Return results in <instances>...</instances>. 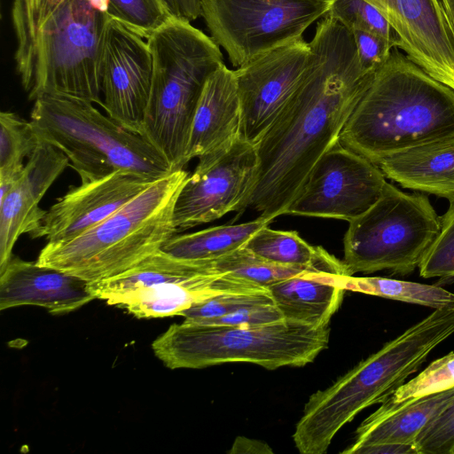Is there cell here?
Wrapping results in <instances>:
<instances>
[{"label":"cell","mask_w":454,"mask_h":454,"mask_svg":"<svg viewBox=\"0 0 454 454\" xmlns=\"http://www.w3.org/2000/svg\"><path fill=\"white\" fill-rule=\"evenodd\" d=\"M309 45L303 81L254 145L258 170L247 207L272 220L286 215L317 160L339 143L375 72L362 67L351 32L327 14Z\"/></svg>","instance_id":"cell-1"},{"label":"cell","mask_w":454,"mask_h":454,"mask_svg":"<svg viewBox=\"0 0 454 454\" xmlns=\"http://www.w3.org/2000/svg\"><path fill=\"white\" fill-rule=\"evenodd\" d=\"M454 137V90L399 51L378 67L339 142L375 164Z\"/></svg>","instance_id":"cell-2"},{"label":"cell","mask_w":454,"mask_h":454,"mask_svg":"<svg viewBox=\"0 0 454 454\" xmlns=\"http://www.w3.org/2000/svg\"><path fill=\"white\" fill-rule=\"evenodd\" d=\"M452 334L454 306L434 309L332 386L310 395L294 430L297 440L314 453H325L343 426L387 399Z\"/></svg>","instance_id":"cell-3"},{"label":"cell","mask_w":454,"mask_h":454,"mask_svg":"<svg viewBox=\"0 0 454 454\" xmlns=\"http://www.w3.org/2000/svg\"><path fill=\"white\" fill-rule=\"evenodd\" d=\"M189 174L155 180L116 212L71 239L47 242L36 262L89 283L119 275L162 249L177 230L173 215Z\"/></svg>","instance_id":"cell-4"},{"label":"cell","mask_w":454,"mask_h":454,"mask_svg":"<svg viewBox=\"0 0 454 454\" xmlns=\"http://www.w3.org/2000/svg\"><path fill=\"white\" fill-rule=\"evenodd\" d=\"M146 42L153 74L140 135L173 171L183 169L200 98L209 76L224 64L223 53L211 36L175 18Z\"/></svg>","instance_id":"cell-5"},{"label":"cell","mask_w":454,"mask_h":454,"mask_svg":"<svg viewBox=\"0 0 454 454\" xmlns=\"http://www.w3.org/2000/svg\"><path fill=\"white\" fill-rule=\"evenodd\" d=\"M34 101L30 121L38 138L68 158L81 182L119 171L154 180L173 172L145 137L105 115L92 103L57 95H43Z\"/></svg>","instance_id":"cell-6"},{"label":"cell","mask_w":454,"mask_h":454,"mask_svg":"<svg viewBox=\"0 0 454 454\" xmlns=\"http://www.w3.org/2000/svg\"><path fill=\"white\" fill-rule=\"evenodd\" d=\"M106 0H66L39 27L16 70L30 100L43 95L103 105L99 59Z\"/></svg>","instance_id":"cell-7"},{"label":"cell","mask_w":454,"mask_h":454,"mask_svg":"<svg viewBox=\"0 0 454 454\" xmlns=\"http://www.w3.org/2000/svg\"><path fill=\"white\" fill-rule=\"evenodd\" d=\"M329 327L314 328L283 320L259 326L207 325L184 321L170 325L152 344L170 369H200L249 363L275 370L311 363L329 342Z\"/></svg>","instance_id":"cell-8"},{"label":"cell","mask_w":454,"mask_h":454,"mask_svg":"<svg viewBox=\"0 0 454 454\" xmlns=\"http://www.w3.org/2000/svg\"><path fill=\"white\" fill-rule=\"evenodd\" d=\"M89 287L95 298L137 318L180 316L215 296L268 290L231 273L215 272L204 261L178 258L162 249L119 275L89 283Z\"/></svg>","instance_id":"cell-9"},{"label":"cell","mask_w":454,"mask_h":454,"mask_svg":"<svg viewBox=\"0 0 454 454\" xmlns=\"http://www.w3.org/2000/svg\"><path fill=\"white\" fill-rule=\"evenodd\" d=\"M348 223L343 262L352 276L385 270L412 272L441 226L427 196L403 192L387 182L380 199Z\"/></svg>","instance_id":"cell-10"},{"label":"cell","mask_w":454,"mask_h":454,"mask_svg":"<svg viewBox=\"0 0 454 454\" xmlns=\"http://www.w3.org/2000/svg\"><path fill=\"white\" fill-rule=\"evenodd\" d=\"M211 38L239 67L302 38L329 11L330 0H200Z\"/></svg>","instance_id":"cell-11"},{"label":"cell","mask_w":454,"mask_h":454,"mask_svg":"<svg viewBox=\"0 0 454 454\" xmlns=\"http://www.w3.org/2000/svg\"><path fill=\"white\" fill-rule=\"evenodd\" d=\"M255 145L240 137L229 148L199 158L176 199L173 220L177 231L243 212L256 181Z\"/></svg>","instance_id":"cell-12"},{"label":"cell","mask_w":454,"mask_h":454,"mask_svg":"<svg viewBox=\"0 0 454 454\" xmlns=\"http://www.w3.org/2000/svg\"><path fill=\"white\" fill-rule=\"evenodd\" d=\"M386 183L377 164L339 142L317 160L286 215L350 222L380 199Z\"/></svg>","instance_id":"cell-13"},{"label":"cell","mask_w":454,"mask_h":454,"mask_svg":"<svg viewBox=\"0 0 454 454\" xmlns=\"http://www.w3.org/2000/svg\"><path fill=\"white\" fill-rule=\"evenodd\" d=\"M311 54L302 37L234 70L243 138L254 145L262 138L303 81Z\"/></svg>","instance_id":"cell-14"},{"label":"cell","mask_w":454,"mask_h":454,"mask_svg":"<svg viewBox=\"0 0 454 454\" xmlns=\"http://www.w3.org/2000/svg\"><path fill=\"white\" fill-rule=\"evenodd\" d=\"M99 60L102 108L125 129L141 134L153 74L147 42L111 18Z\"/></svg>","instance_id":"cell-15"},{"label":"cell","mask_w":454,"mask_h":454,"mask_svg":"<svg viewBox=\"0 0 454 454\" xmlns=\"http://www.w3.org/2000/svg\"><path fill=\"white\" fill-rule=\"evenodd\" d=\"M398 35V48L454 90V38L441 0H365Z\"/></svg>","instance_id":"cell-16"},{"label":"cell","mask_w":454,"mask_h":454,"mask_svg":"<svg viewBox=\"0 0 454 454\" xmlns=\"http://www.w3.org/2000/svg\"><path fill=\"white\" fill-rule=\"evenodd\" d=\"M154 181L137 173L119 171L81 182L46 211L35 239L43 237L47 242H55L74 238L104 221Z\"/></svg>","instance_id":"cell-17"},{"label":"cell","mask_w":454,"mask_h":454,"mask_svg":"<svg viewBox=\"0 0 454 454\" xmlns=\"http://www.w3.org/2000/svg\"><path fill=\"white\" fill-rule=\"evenodd\" d=\"M68 166L69 160L61 151L39 139L21 176L0 199V270L12 257L13 247L22 234L35 239L47 211L39 203Z\"/></svg>","instance_id":"cell-18"},{"label":"cell","mask_w":454,"mask_h":454,"mask_svg":"<svg viewBox=\"0 0 454 454\" xmlns=\"http://www.w3.org/2000/svg\"><path fill=\"white\" fill-rule=\"evenodd\" d=\"M96 299L89 282L55 268L12 257L0 270V309L34 305L52 314L75 310Z\"/></svg>","instance_id":"cell-19"},{"label":"cell","mask_w":454,"mask_h":454,"mask_svg":"<svg viewBox=\"0 0 454 454\" xmlns=\"http://www.w3.org/2000/svg\"><path fill=\"white\" fill-rule=\"evenodd\" d=\"M241 125L235 72L223 64L203 88L192 126L186 162L229 148L241 137Z\"/></svg>","instance_id":"cell-20"},{"label":"cell","mask_w":454,"mask_h":454,"mask_svg":"<svg viewBox=\"0 0 454 454\" xmlns=\"http://www.w3.org/2000/svg\"><path fill=\"white\" fill-rule=\"evenodd\" d=\"M350 276L348 272L310 270L267 288L286 320L322 328L328 326L341 304Z\"/></svg>","instance_id":"cell-21"},{"label":"cell","mask_w":454,"mask_h":454,"mask_svg":"<svg viewBox=\"0 0 454 454\" xmlns=\"http://www.w3.org/2000/svg\"><path fill=\"white\" fill-rule=\"evenodd\" d=\"M378 166L386 177L404 188L454 198V137L394 154Z\"/></svg>","instance_id":"cell-22"},{"label":"cell","mask_w":454,"mask_h":454,"mask_svg":"<svg viewBox=\"0 0 454 454\" xmlns=\"http://www.w3.org/2000/svg\"><path fill=\"white\" fill-rule=\"evenodd\" d=\"M454 402V388L419 398L377 420L364 419L354 442L341 451L356 454L366 446L385 442L414 443L423 427Z\"/></svg>","instance_id":"cell-23"},{"label":"cell","mask_w":454,"mask_h":454,"mask_svg":"<svg viewBox=\"0 0 454 454\" xmlns=\"http://www.w3.org/2000/svg\"><path fill=\"white\" fill-rule=\"evenodd\" d=\"M244 247L266 261L280 265L348 272L343 261L322 247L309 245L295 231L272 230L268 225L255 232Z\"/></svg>","instance_id":"cell-24"},{"label":"cell","mask_w":454,"mask_h":454,"mask_svg":"<svg viewBox=\"0 0 454 454\" xmlns=\"http://www.w3.org/2000/svg\"><path fill=\"white\" fill-rule=\"evenodd\" d=\"M273 220L260 215L238 224L210 227L171 237L162 250L176 257L192 261H211L243 247L258 231Z\"/></svg>","instance_id":"cell-25"},{"label":"cell","mask_w":454,"mask_h":454,"mask_svg":"<svg viewBox=\"0 0 454 454\" xmlns=\"http://www.w3.org/2000/svg\"><path fill=\"white\" fill-rule=\"evenodd\" d=\"M346 290L430 307L434 309L454 306V294L436 285H427L382 277H353Z\"/></svg>","instance_id":"cell-26"},{"label":"cell","mask_w":454,"mask_h":454,"mask_svg":"<svg viewBox=\"0 0 454 454\" xmlns=\"http://www.w3.org/2000/svg\"><path fill=\"white\" fill-rule=\"evenodd\" d=\"M39 138L32 122L17 114H0V182L15 183L22 174L24 160L38 145Z\"/></svg>","instance_id":"cell-27"},{"label":"cell","mask_w":454,"mask_h":454,"mask_svg":"<svg viewBox=\"0 0 454 454\" xmlns=\"http://www.w3.org/2000/svg\"><path fill=\"white\" fill-rule=\"evenodd\" d=\"M454 388V352L432 362L418 376L400 386L366 419L377 420L419 398Z\"/></svg>","instance_id":"cell-28"},{"label":"cell","mask_w":454,"mask_h":454,"mask_svg":"<svg viewBox=\"0 0 454 454\" xmlns=\"http://www.w3.org/2000/svg\"><path fill=\"white\" fill-rule=\"evenodd\" d=\"M205 262L215 272L231 273L266 288L274 283L307 271L324 270L270 262L244 247L217 259Z\"/></svg>","instance_id":"cell-29"},{"label":"cell","mask_w":454,"mask_h":454,"mask_svg":"<svg viewBox=\"0 0 454 454\" xmlns=\"http://www.w3.org/2000/svg\"><path fill=\"white\" fill-rule=\"evenodd\" d=\"M106 12L147 39L173 17L162 0H106Z\"/></svg>","instance_id":"cell-30"},{"label":"cell","mask_w":454,"mask_h":454,"mask_svg":"<svg viewBox=\"0 0 454 454\" xmlns=\"http://www.w3.org/2000/svg\"><path fill=\"white\" fill-rule=\"evenodd\" d=\"M449 202L440 216V231L419 266L421 277L439 278L441 283L454 281V198Z\"/></svg>","instance_id":"cell-31"},{"label":"cell","mask_w":454,"mask_h":454,"mask_svg":"<svg viewBox=\"0 0 454 454\" xmlns=\"http://www.w3.org/2000/svg\"><path fill=\"white\" fill-rule=\"evenodd\" d=\"M327 15L335 19L348 30L358 28L379 35L399 46L395 31L382 14L365 0H330Z\"/></svg>","instance_id":"cell-32"},{"label":"cell","mask_w":454,"mask_h":454,"mask_svg":"<svg viewBox=\"0 0 454 454\" xmlns=\"http://www.w3.org/2000/svg\"><path fill=\"white\" fill-rule=\"evenodd\" d=\"M66 0H14L12 21L17 41L14 59L20 58L39 27Z\"/></svg>","instance_id":"cell-33"},{"label":"cell","mask_w":454,"mask_h":454,"mask_svg":"<svg viewBox=\"0 0 454 454\" xmlns=\"http://www.w3.org/2000/svg\"><path fill=\"white\" fill-rule=\"evenodd\" d=\"M272 303L274 301L269 290L257 293L227 294L196 303L184 310L180 316L184 317L185 321L204 324L243 307Z\"/></svg>","instance_id":"cell-34"},{"label":"cell","mask_w":454,"mask_h":454,"mask_svg":"<svg viewBox=\"0 0 454 454\" xmlns=\"http://www.w3.org/2000/svg\"><path fill=\"white\" fill-rule=\"evenodd\" d=\"M415 445L419 454H451L454 448V402L423 427Z\"/></svg>","instance_id":"cell-35"},{"label":"cell","mask_w":454,"mask_h":454,"mask_svg":"<svg viewBox=\"0 0 454 454\" xmlns=\"http://www.w3.org/2000/svg\"><path fill=\"white\" fill-rule=\"evenodd\" d=\"M353 35L358 59L362 67L370 72L375 71L389 58L395 48L382 36L370 31L354 28L349 30Z\"/></svg>","instance_id":"cell-36"},{"label":"cell","mask_w":454,"mask_h":454,"mask_svg":"<svg viewBox=\"0 0 454 454\" xmlns=\"http://www.w3.org/2000/svg\"><path fill=\"white\" fill-rule=\"evenodd\" d=\"M285 320L278 307L272 304H255L243 307L234 312L212 319L207 325L234 326H259ZM201 324V323H200Z\"/></svg>","instance_id":"cell-37"},{"label":"cell","mask_w":454,"mask_h":454,"mask_svg":"<svg viewBox=\"0 0 454 454\" xmlns=\"http://www.w3.org/2000/svg\"><path fill=\"white\" fill-rule=\"evenodd\" d=\"M175 19L192 21L201 16L200 0H162Z\"/></svg>","instance_id":"cell-38"},{"label":"cell","mask_w":454,"mask_h":454,"mask_svg":"<svg viewBox=\"0 0 454 454\" xmlns=\"http://www.w3.org/2000/svg\"><path fill=\"white\" fill-rule=\"evenodd\" d=\"M356 454H419L414 443L385 442L366 446Z\"/></svg>","instance_id":"cell-39"},{"label":"cell","mask_w":454,"mask_h":454,"mask_svg":"<svg viewBox=\"0 0 454 454\" xmlns=\"http://www.w3.org/2000/svg\"><path fill=\"white\" fill-rule=\"evenodd\" d=\"M229 452L231 454H271L273 450L262 441L238 436Z\"/></svg>","instance_id":"cell-40"},{"label":"cell","mask_w":454,"mask_h":454,"mask_svg":"<svg viewBox=\"0 0 454 454\" xmlns=\"http://www.w3.org/2000/svg\"><path fill=\"white\" fill-rule=\"evenodd\" d=\"M454 38V0H441Z\"/></svg>","instance_id":"cell-41"},{"label":"cell","mask_w":454,"mask_h":454,"mask_svg":"<svg viewBox=\"0 0 454 454\" xmlns=\"http://www.w3.org/2000/svg\"><path fill=\"white\" fill-rule=\"evenodd\" d=\"M451 454H454V448H453V450H452V451H451Z\"/></svg>","instance_id":"cell-42"}]
</instances>
